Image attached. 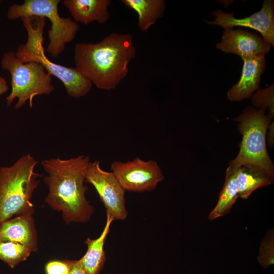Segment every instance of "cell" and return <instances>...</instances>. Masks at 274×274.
<instances>
[{
	"mask_svg": "<svg viewBox=\"0 0 274 274\" xmlns=\"http://www.w3.org/2000/svg\"><path fill=\"white\" fill-rule=\"evenodd\" d=\"M9 89V86L6 79L0 75V95L6 93Z\"/></svg>",
	"mask_w": 274,
	"mask_h": 274,
	"instance_id": "obj_25",
	"label": "cell"
},
{
	"mask_svg": "<svg viewBox=\"0 0 274 274\" xmlns=\"http://www.w3.org/2000/svg\"><path fill=\"white\" fill-rule=\"evenodd\" d=\"M1 66L8 71L11 78V92L6 97L8 106L17 98L15 109H20L27 100L32 108L35 96L49 94L54 90L52 76L40 64L36 62H21L12 50L4 54Z\"/></svg>",
	"mask_w": 274,
	"mask_h": 274,
	"instance_id": "obj_6",
	"label": "cell"
},
{
	"mask_svg": "<svg viewBox=\"0 0 274 274\" xmlns=\"http://www.w3.org/2000/svg\"><path fill=\"white\" fill-rule=\"evenodd\" d=\"M273 180L258 166L246 164L239 166L236 175L238 195L247 199L251 193L259 188L271 184Z\"/></svg>",
	"mask_w": 274,
	"mask_h": 274,
	"instance_id": "obj_16",
	"label": "cell"
},
{
	"mask_svg": "<svg viewBox=\"0 0 274 274\" xmlns=\"http://www.w3.org/2000/svg\"><path fill=\"white\" fill-rule=\"evenodd\" d=\"M113 221L107 215L106 223L99 236L94 239L87 238L85 241L87 250L80 259L86 274H99L102 269L106 259L104 245Z\"/></svg>",
	"mask_w": 274,
	"mask_h": 274,
	"instance_id": "obj_15",
	"label": "cell"
},
{
	"mask_svg": "<svg viewBox=\"0 0 274 274\" xmlns=\"http://www.w3.org/2000/svg\"><path fill=\"white\" fill-rule=\"evenodd\" d=\"M243 66L239 81L227 92L231 101H239L251 97L259 88L260 78L265 68V55L261 54L243 59Z\"/></svg>",
	"mask_w": 274,
	"mask_h": 274,
	"instance_id": "obj_12",
	"label": "cell"
},
{
	"mask_svg": "<svg viewBox=\"0 0 274 274\" xmlns=\"http://www.w3.org/2000/svg\"><path fill=\"white\" fill-rule=\"evenodd\" d=\"M86 182L96 190L108 215L115 220H123L127 216L125 206V190L111 172L103 170L100 161H90L86 172Z\"/></svg>",
	"mask_w": 274,
	"mask_h": 274,
	"instance_id": "obj_9",
	"label": "cell"
},
{
	"mask_svg": "<svg viewBox=\"0 0 274 274\" xmlns=\"http://www.w3.org/2000/svg\"><path fill=\"white\" fill-rule=\"evenodd\" d=\"M215 17L214 21H208L211 25L222 27L224 30L233 29L234 26L249 27L258 31L262 38L270 45L274 46V3L265 0L261 9L249 17L235 18L233 13L217 10L212 13Z\"/></svg>",
	"mask_w": 274,
	"mask_h": 274,
	"instance_id": "obj_10",
	"label": "cell"
},
{
	"mask_svg": "<svg viewBox=\"0 0 274 274\" xmlns=\"http://www.w3.org/2000/svg\"><path fill=\"white\" fill-rule=\"evenodd\" d=\"M38 161L30 154L20 157L10 166L0 167V224L14 215H31V199L38 187Z\"/></svg>",
	"mask_w": 274,
	"mask_h": 274,
	"instance_id": "obj_3",
	"label": "cell"
},
{
	"mask_svg": "<svg viewBox=\"0 0 274 274\" xmlns=\"http://www.w3.org/2000/svg\"><path fill=\"white\" fill-rule=\"evenodd\" d=\"M62 4L76 22L87 25L96 21L101 24L110 18V0H64Z\"/></svg>",
	"mask_w": 274,
	"mask_h": 274,
	"instance_id": "obj_14",
	"label": "cell"
},
{
	"mask_svg": "<svg viewBox=\"0 0 274 274\" xmlns=\"http://www.w3.org/2000/svg\"><path fill=\"white\" fill-rule=\"evenodd\" d=\"M254 106L266 109H269L270 113L273 116V85L264 89H259L252 97Z\"/></svg>",
	"mask_w": 274,
	"mask_h": 274,
	"instance_id": "obj_21",
	"label": "cell"
},
{
	"mask_svg": "<svg viewBox=\"0 0 274 274\" xmlns=\"http://www.w3.org/2000/svg\"><path fill=\"white\" fill-rule=\"evenodd\" d=\"M90 161L89 156L80 155L41 162L48 174L43 179L49 189L45 201L53 210L61 213L66 224L86 223L93 214V207L86 198L87 187L84 185Z\"/></svg>",
	"mask_w": 274,
	"mask_h": 274,
	"instance_id": "obj_1",
	"label": "cell"
},
{
	"mask_svg": "<svg viewBox=\"0 0 274 274\" xmlns=\"http://www.w3.org/2000/svg\"><path fill=\"white\" fill-rule=\"evenodd\" d=\"M258 260L263 268L268 267L273 264V231H268L263 238L260 245Z\"/></svg>",
	"mask_w": 274,
	"mask_h": 274,
	"instance_id": "obj_20",
	"label": "cell"
},
{
	"mask_svg": "<svg viewBox=\"0 0 274 274\" xmlns=\"http://www.w3.org/2000/svg\"><path fill=\"white\" fill-rule=\"evenodd\" d=\"M120 2L137 13L138 26L144 32L147 31L163 16L165 8V2L163 0H121Z\"/></svg>",
	"mask_w": 274,
	"mask_h": 274,
	"instance_id": "obj_18",
	"label": "cell"
},
{
	"mask_svg": "<svg viewBox=\"0 0 274 274\" xmlns=\"http://www.w3.org/2000/svg\"><path fill=\"white\" fill-rule=\"evenodd\" d=\"M60 0H25L22 5L13 4L8 10L7 17L10 20L22 17H43L51 23L48 31L49 42L47 52L57 58L63 52L65 44L75 39L79 27L70 18L60 17L58 12Z\"/></svg>",
	"mask_w": 274,
	"mask_h": 274,
	"instance_id": "obj_7",
	"label": "cell"
},
{
	"mask_svg": "<svg viewBox=\"0 0 274 274\" xmlns=\"http://www.w3.org/2000/svg\"><path fill=\"white\" fill-rule=\"evenodd\" d=\"M216 48L243 59L269 52L270 45L262 37L241 29L225 30Z\"/></svg>",
	"mask_w": 274,
	"mask_h": 274,
	"instance_id": "obj_11",
	"label": "cell"
},
{
	"mask_svg": "<svg viewBox=\"0 0 274 274\" xmlns=\"http://www.w3.org/2000/svg\"><path fill=\"white\" fill-rule=\"evenodd\" d=\"M136 55L129 33L112 32L96 43H79L74 48L76 69L101 90L116 88L127 76Z\"/></svg>",
	"mask_w": 274,
	"mask_h": 274,
	"instance_id": "obj_2",
	"label": "cell"
},
{
	"mask_svg": "<svg viewBox=\"0 0 274 274\" xmlns=\"http://www.w3.org/2000/svg\"><path fill=\"white\" fill-rule=\"evenodd\" d=\"M27 33L25 44L19 45L15 55L23 63L36 62L40 64L51 76L63 84L66 93L72 97L86 96L90 91L92 83L75 67H69L52 62L47 58L43 47V31L46 19L43 17L21 18Z\"/></svg>",
	"mask_w": 274,
	"mask_h": 274,
	"instance_id": "obj_4",
	"label": "cell"
},
{
	"mask_svg": "<svg viewBox=\"0 0 274 274\" xmlns=\"http://www.w3.org/2000/svg\"><path fill=\"white\" fill-rule=\"evenodd\" d=\"M265 109L246 108L235 119L243 138L236 157L230 163L238 166L255 165L273 180L274 168L266 146V136L272 116Z\"/></svg>",
	"mask_w": 274,
	"mask_h": 274,
	"instance_id": "obj_5",
	"label": "cell"
},
{
	"mask_svg": "<svg viewBox=\"0 0 274 274\" xmlns=\"http://www.w3.org/2000/svg\"><path fill=\"white\" fill-rule=\"evenodd\" d=\"M268 129L269 130L267 132V139L269 146L272 147L273 145V122H272V124H269Z\"/></svg>",
	"mask_w": 274,
	"mask_h": 274,
	"instance_id": "obj_24",
	"label": "cell"
},
{
	"mask_svg": "<svg viewBox=\"0 0 274 274\" xmlns=\"http://www.w3.org/2000/svg\"><path fill=\"white\" fill-rule=\"evenodd\" d=\"M239 166L230 163L227 168L225 180L219 200L210 213V220L216 219L228 213L239 197L236 175Z\"/></svg>",
	"mask_w": 274,
	"mask_h": 274,
	"instance_id": "obj_17",
	"label": "cell"
},
{
	"mask_svg": "<svg viewBox=\"0 0 274 274\" xmlns=\"http://www.w3.org/2000/svg\"><path fill=\"white\" fill-rule=\"evenodd\" d=\"M111 170L125 191H152L164 179L162 170L155 160H144L139 157L126 162L114 161Z\"/></svg>",
	"mask_w": 274,
	"mask_h": 274,
	"instance_id": "obj_8",
	"label": "cell"
},
{
	"mask_svg": "<svg viewBox=\"0 0 274 274\" xmlns=\"http://www.w3.org/2000/svg\"><path fill=\"white\" fill-rule=\"evenodd\" d=\"M69 274H86L80 259L72 260V265Z\"/></svg>",
	"mask_w": 274,
	"mask_h": 274,
	"instance_id": "obj_23",
	"label": "cell"
},
{
	"mask_svg": "<svg viewBox=\"0 0 274 274\" xmlns=\"http://www.w3.org/2000/svg\"><path fill=\"white\" fill-rule=\"evenodd\" d=\"M0 241L18 243L37 251L38 235L32 215L17 216L1 223Z\"/></svg>",
	"mask_w": 274,
	"mask_h": 274,
	"instance_id": "obj_13",
	"label": "cell"
},
{
	"mask_svg": "<svg viewBox=\"0 0 274 274\" xmlns=\"http://www.w3.org/2000/svg\"><path fill=\"white\" fill-rule=\"evenodd\" d=\"M31 250L21 244L0 241V260L14 268L30 256Z\"/></svg>",
	"mask_w": 274,
	"mask_h": 274,
	"instance_id": "obj_19",
	"label": "cell"
},
{
	"mask_svg": "<svg viewBox=\"0 0 274 274\" xmlns=\"http://www.w3.org/2000/svg\"><path fill=\"white\" fill-rule=\"evenodd\" d=\"M72 265V260H51L45 265L46 274H69Z\"/></svg>",
	"mask_w": 274,
	"mask_h": 274,
	"instance_id": "obj_22",
	"label": "cell"
}]
</instances>
